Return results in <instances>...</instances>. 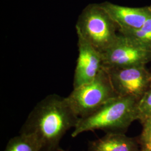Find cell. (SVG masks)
Here are the masks:
<instances>
[{
  "mask_svg": "<svg viewBox=\"0 0 151 151\" xmlns=\"http://www.w3.org/2000/svg\"><path fill=\"white\" fill-rule=\"evenodd\" d=\"M79 119L67 97L50 94L35 106L20 133L33 136L40 151H58L60 140L68 130L75 127Z\"/></svg>",
  "mask_w": 151,
  "mask_h": 151,
  "instance_id": "1",
  "label": "cell"
},
{
  "mask_svg": "<svg viewBox=\"0 0 151 151\" xmlns=\"http://www.w3.org/2000/svg\"><path fill=\"white\" fill-rule=\"evenodd\" d=\"M138 100L129 96L114 97L94 113L80 118L71 136L87 131L103 130L106 133H124L137 120Z\"/></svg>",
  "mask_w": 151,
  "mask_h": 151,
  "instance_id": "2",
  "label": "cell"
},
{
  "mask_svg": "<svg viewBox=\"0 0 151 151\" xmlns=\"http://www.w3.org/2000/svg\"><path fill=\"white\" fill-rule=\"evenodd\" d=\"M79 35L103 54L119 35V27L100 4H91L85 7L76 24Z\"/></svg>",
  "mask_w": 151,
  "mask_h": 151,
  "instance_id": "3",
  "label": "cell"
},
{
  "mask_svg": "<svg viewBox=\"0 0 151 151\" xmlns=\"http://www.w3.org/2000/svg\"><path fill=\"white\" fill-rule=\"evenodd\" d=\"M119 95L114 88L107 70L103 67L91 82L73 88L67 99L80 118H84Z\"/></svg>",
  "mask_w": 151,
  "mask_h": 151,
  "instance_id": "4",
  "label": "cell"
},
{
  "mask_svg": "<svg viewBox=\"0 0 151 151\" xmlns=\"http://www.w3.org/2000/svg\"><path fill=\"white\" fill-rule=\"evenodd\" d=\"M105 68L146 65L151 61V50L119 33L117 39L103 54Z\"/></svg>",
  "mask_w": 151,
  "mask_h": 151,
  "instance_id": "5",
  "label": "cell"
},
{
  "mask_svg": "<svg viewBox=\"0 0 151 151\" xmlns=\"http://www.w3.org/2000/svg\"><path fill=\"white\" fill-rule=\"evenodd\" d=\"M105 69L115 91L120 96L133 97L139 101L151 85V73L146 65Z\"/></svg>",
  "mask_w": 151,
  "mask_h": 151,
  "instance_id": "6",
  "label": "cell"
},
{
  "mask_svg": "<svg viewBox=\"0 0 151 151\" xmlns=\"http://www.w3.org/2000/svg\"><path fill=\"white\" fill-rule=\"evenodd\" d=\"M78 55L73 76V88L93 81L103 68V56L98 50L79 35Z\"/></svg>",
  "mask_w": 151,
  "mask_h": 151,
  "instance_id": "7",
  "label": "cell"
},
{
  "mask_svg": "<svg viewBox=\"0 0 151 151\" xmlns=\"http://www.w3.org/2000/svg\"><path fill=\"white\" fill-rule=\"evenodd\" d=\"M100 5L116 23L119 30L138 29L151 16V12L148 6L131 7L107 1L100 4Z\"/></svg>",
  "mask_w": 151,
  "mask_h": 151,
  "instance_id": "8",
  "label": "cell"
},
{
  "mask_svg": "<svg viewBox=\"0 0 151 151\" xmlns=\"http://www.w3.org/2000/svg\"><path fill=\"white\" fill-rule=\"evenodd\" d=\"M88 151H140L138 139L124 133L109 132L88 143Z\"/></svg>",
  "mask_w": 151,
  "mask_h": 151,
  "instance_id": "9",
  "label": "cell"
},
{
  "mask_svg": "<svg viewBox=\"0 0 151 151\" xmlns=\"http://www.w3.org/2000/svg\"><path fill=\"white\" fill-rule=\"evenodd\" d=\"M119 32L142 47L151 50V16L142 27L131 30H119Z\"/></svg>",
  "mask_w": 151,
  "mask_h": 151,
  "instance_id": "10",
  "label": "cell"
},
{
  "mask_svg": "<svg viewBox=\"0 0 151 151\" xmlns=\"http://www.w3.org/2000/svg\"><path fill=\"white\" fill-rule=\"evenodd\" d=\"M4 151H40V147L32 135L20 133L10 139Z\"/></svg>",
  "mask_w": 151,
  "mask_h": 151,
  "instance_id": "11",
  "label": "cell"
},
{
  "mask_svg": "<svg viewBox=\"0 0 151 151\" xmlns=\"http://www.w3.org/2000/svg\"><path fill=\"white\" fill-rule=\"evenodd\" d=\"M151 119V83L137 104V120L143 123Z\"/></svg>",
  "mask_w": 151,
  "mask_h": 151,
  "instance_id": "12",
  "label": "cell"
},
{
  "mask_svg": "<svg viewBox=\"0 0 151 151\" xmlns=\"http://www.w3.org/2000/svg\"><path fill=\"white\" fill-rule=\"evenodd\" d=\"M142 131L138 138L140 151H151V119L142 123Z\"/></svg>",
  "mask_w": 151,
  "mask_h": 151,
  "instance_id": "13",
  "label": "cell"
},
{
  "mask_svg": "<svg viewBox=\"0 0 151 151\" xmlns=\"http://www.w3.org/2000/svg\"><path fill=\"white\" fill-rule=\"evenodd\" d=\"M58 151H65V150H63V149H62V148H60V149L58 150Z\"/></svg>",
  "mask_w": 151,
  "mask_h": 151,
  "instance_id": "14",
  "label": "cell"
},
{
  "mask_svg": "<svg viewBox=\"0 0 151 151\" xmlns=\"http://www.w3.org/2000/svg\"><path fill=\"white\" fill-rule=\"evenodd\" d=\"M148 8H149V9H150V10L151 12V5L150 6H148Z\"/></svg>",
  "mask_w": 151,
  "mask_h": 151,
  "instance_id": "15",
  "label": "cell"
}]
</instances>
